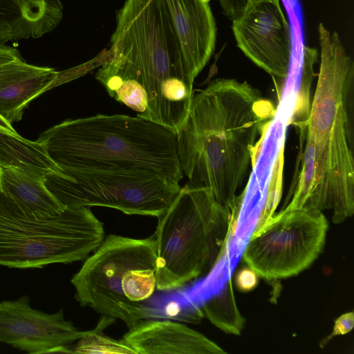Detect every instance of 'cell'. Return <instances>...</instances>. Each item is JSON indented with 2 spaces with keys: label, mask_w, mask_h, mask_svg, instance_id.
I'll return each instance as SVG.
<instances>
[{
  "label": "cell",
  "mask_w": 354,
  "mask_h": 354,
  "mask_svg": "<svg viewBox=\"0 0 354 354\" xmlns=\"http://www.w3.org/2000/svg\"><path fill=\"white\" fill-rule=\"evenodd\" d=\"M95 79L110 97L175 133L193 97L195 78L183 58L167 0H126Z\"/></svg>",
  "instance_id": "6da1fadb"
},
{
  "label": "cell",
  "mask_w": 354,
  "mask_h": 354,
  "mask_svg": "<svg viewBox=\"0 0 354 354\" xmlns=\"http://www.w3.org/2000/svg\"><path fill=\"white\" fill-rule=\"evenodd\" d=\"M275 113L273 104L247 82L217 78L194 93L176 134L187 183L208 188L234 214Z\"/></svg>",
  "instance_id": "7a4b0ae2"
},
{
  "label": "cell",
  "mask_w": 354,
  "mask_h": 354,
  "mask_svg": "<svg viewBox=\"0 0 354 354\" xmlns=\"http://www.w3.org/2000/svg\"><path fill=\"white\" fill-rule=\"evenodd\" d=\"M321 62L314 98L304 121L305 146L290 194L298 206L328 210L335 218L354 211L351 111L354 62L338 34L318 26Z\"/></svg>",
  "instance_id": "3957f363"
},
{
  "label": "cell",
  "mask_w": 354,
  "mask_h": 354,
  "mask_svg": "<svg viewBox=\"0 0 354 354\" xmlns=\"http://www.w3.org/2000/svg\"><path fill=\"white\" fill-rule=\"evenodd\" d=\"M37 140L62 169H145L178 183L183 178L176 133L138 116L97 114L67 120Z\"/></svg>",
  "instance_id": "277c9868"
},
{
  "label": "cell",
  "mask_w": 354,
  "mask_h": 354,
  "mask_svg": "<svg viewBox=\"0 0 354 354\" xmlns=\"http://www.w3.org/2000/svg\"><path fill=\"white\" fill-rule=\"evenodd\" d=\"M233 214L211 191L187 183L158 218L156 289L181 288L208 273L220 257Z\"/></svg>",
  "instance_id": "5b68a950"
},
{
  "label": "cell",
  "mask_w": 354,
  "mask_h": 354,
  "mask_svg": "<svg viewBox=\"0 0 354 354\" xmlns=\"http://www.w3.org/2000/svg\"><path fill=\"white\" fill-rule=\"evenodd\" d=\"M156 272L153 234L145 239L109 234L86 258L71 283L81 306L119 319L130 328L148 317L145 302L156 289Z\"/></svg>",
  "instance_id": "8992f818"
},
{
  "label": "cell",
  "mask_w": 354,
  "mask_h": 354,
  "mask_svg": "<svg viewBox=\"0 0 354 354\" xmlns=\"http://www.w3.org/2000/svg\"><path fill=\"white\" fill-rule=\"evenodd\" d=\"M90 207H66L46 218L26 215L0 191V266L42 268L86 259L104 239Z\"/></svg>",
  "instance_id": "52a82bcc"
},
{
  "label": "cell",
  "mask_w": 354,
  "mask_h": 354,
  "mask_svg": "<svg viewBox=\"0 0 354 354\" xmlns=\"http://www.w3.org/2000/svg\"><path fill=\"white\" fill-rule=\"evenodd\" d=\"M62 169V176H48L44 183L66 207L102 206L158 218L181 188L179 183L145 169Z\"/></svg>",
  "instance_id": "ba28073f"
},
{
  "label": "cell",
  "mask_w": 354,
  "mask_h": 354,
  "mask_svg": "<svg viewBox=\"0 0 354 354\" xmlns=\"http://www.w3.org/2000/svg\"><path fill=\"white\" fill-rule=\"evenodd\" d=\"M328 227L322 212L283 208L259 221L243 253L258 276L281 279L298 274L322 253Z\"/></svg>",
  "instance_id": "9c48e42d"
},
{
  "label": "cell",
  "mask_w": 354,
  "mask_h": 354,
  "mask_svg": "<svg viewBox=\"0 0 354 354\" xmlns=\"http://www.w3.org/2000/svg\"><path fill=\"white\" fill-rule=\"evenodd\" d=\"M237 46L257 66L284 80L292 55L291 27L280 1H264L232 21Z\"/></svg>",
  "instance_id": "30bf717a"
},
{
  "label": "cell",
  "mask_w": 354,
  "mask_h": 354,
  "mask_svg": "<svg viewBox=\"0 0 354 354\" xmlns=\"http://www.w3.org/2000/svg\"><path fill=\"white\" fill-rule=\"evenodd\" d=\"M88 330H78L63 310L46 314L33 309L28 297L0 303V342L29 353H70V345Z\"/></svg>",
  "instance_id": "8fae6325"
},
{
  "label": "cell",
  "mask_w": 354,
  "mask_h": 354,
  "mask_svg": "<svg viewBox=\"0 0 354 354\" xmlns=\"http://www.w3.org/2000/svg\"><path fill=\"white\" fill-rule=\"evenodd\" d=\"M209 0H167L185 64L196 78L212 57L216 25Z\"/></svg>",
  "instance_id": "7c38bea8"
},
{
  "label": "cell",
  "mask_w": 354,
  "mask_h": 354,
  "mask_svg": "<svg viewBox=\"0 0 354 354\" xmlns=\"http://www.w3.org/2000/svg\"><path fill=\"white\" fill-rule=\"evenodd\" d=\"M136 354H223L219 346L188 326L169 320L144 319L122 339Z\"/></svg>",
  "instance_id": "4fadbf2b"
},
{
  "label": "cell",
  "mask_w": 354,
  "mask_h": 354,
  "mask_svg": "<svg viewBox=\"0 0 354 354\" xmlns=\"http://www.w3.org/2000/svg\"><path fill=\"white\" fill-rule=\"evenodd\" d=\"M58 76L53 68L27 64L21 57L0 65V116L10 124L19 121L30 101Z\"/></svg>",
  "instance_id": "5bb4252c"
},
{
  "label": "cell",
  "mask_w": 354,
  "mask_h": 354,
  "mask_svg": "<svg viewBox=\"0 0 354 354\" xmlns=\"http://www.w3.org/2000/svg\"><path fill=\"white\" fill-rule=\"evenodd\" d=\"M44 181V178L13 167H0V191L32 218L55 216L66 208L47 189Z\"/></svg>",
  "instance_id": "9a60e30c"
},
{
  "label": "cell",
  "mask_w": 354,
  "mask_h": 354,
  "mask_svg": "<svg viewBox=\"0 0 354 354\" xmlns=\"http://www.w3.org/2000/svg\"><path fill=\"white\" fill-rule=\"evenodd\" d=\"M9 167L44 178L63 175V169L50 158L44 143L0 130V167Z\"/></svg>",
  "instance_id": "2e32d148"
},
{
  "label": "cell",
  "mask_w": 354,
  "mask_h": 354,
  "mask_svg": "<svg viewBox=\"0 0 354 354\" xmlns=\"http://www.w3.org/2000/svg\"><path fill=\"white\" fill-rule=\"evenodd\" d=\"M203 309L207 319L223 331L236 335L241 333L244 319L236 304L231 280L203 304Z\"/></svg>",
  "instance_id": "e0dca14e"
},
{
  "label": "cell",
  "mask_w": 354,
  "mask_h": 354,
  "mask_svg": "<svg viewBox=\"0 0 354 354\" xmlns=\"http://www.w3.org/2000/svg\"><path fill=\"white\" fill-rule=\"evenodd\" d=\"M115 319L103 315L97 326L78 340L73 353H133L136 352L122 339L116 340L103 334V330Z\"/></svg>",
  "instance_id": "ac0fdd59"
},
{
  "label": "cell",
  "mask_w": 354,
  "mask_h": 354,
  "mask_svg": "<svg viewBox=\"0 0 354 354\" xmlns=\"http://www.w3.org/2000/svg\"><path fill=\"white\" fill-rule=\"evenodd\" d=\"M224 15L231 19L235 20L241 17L248 10L255 4L264 1L280 0H218Z\"/></svg>",
  "instance_id": "d6986e66"
},
{
  "label": "cell",
  "mask_w": 354,
  "mask_h": 354,
  "mask_svg": "<svg viewBox=\"0 0 354 354\" xmlns=\"http://www.w3.org/2000/svg\"><path fill=\"white\" fill-rule=\"evenodd\" d=\"M257 274L255 272L248 269L242 270L236 277V285L242 290H250L257 283Z\"/></svg>",
  "instance_id": "ffe728a7"
},
{
  "label": "cell",
  "mask_w": 354,
  "mask_h": 354,
  "mask_svg": "<svg viewBox=\"0 0 354 354\" xmlns=\"http://www.w3.org/2000/svg\"><path fill=\"white\" fill-rule=\"evenodd\" d=\"M353 325V313L345 314L336 321L333 335L346 333L352 329Z\"/></svg>",
  "instance_id": "44dd1931"
},
{
  "label": "cell",
  "mask_w": 354,
  "mask_h": 354,
  "mask_svg": "<svg viewBox=\"0 0 354 354\" xmlns=\"http://www.w3.org/2000/svg\"><path fill=\"white\" fill-rule=\"evenodd\" d=\"M20 57L19 51L11 46L0 45V65Z\"/></svg>",
  "instance_id": "7402d4cb"
},
{
  "label": "cell",
  "mask_w": 354,
  "mask_h": 354,
  "mask_svg": "<svg viewBox=\"0 0 354 354\" xmlns=\"http://www.w3.org/2000/svg\"><path fill=\"white\" fill-rule=\"evenodd\" d=\"M0 130L4 131L12 134H18L16 130L12 127V124L8 123L0 116Z\"/></svg>",
  "instance_id": "603a6c76"
}]
</instances>
